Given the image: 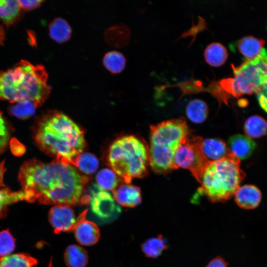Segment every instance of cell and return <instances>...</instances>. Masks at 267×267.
<instances>
[{
  "label": "cell",
  "instance_id": "6da1fadb",
  "mask_svg": "<svg viewBox=\"0 0 267 267\" xmlns=\"http://www.w3.org/2000/svg\"><path fill=\"white\" fill-rule=\"evenodd\" d=\"M19 179L28 202L78 206L89 202L85 194L88 178L70 164L54 160L46 163L32 160L21 166Z\"/></svg>",
  "mask_w": 267,
  "mask_h": 267
},
{
  "label": "cell",
  "instance_id": "7a4b0ae2",
  "mask_svg": "<svg viewBox=\"0 0 267 267\" xmlns=\"http://www.w3.org/2000/svg\"><path fill=\"white\" fill-rule=\"evenodd\" d=\"M35 139L44 152L74 166L86 144L84 131L68 116L57 111H50L40 119Z\"/></svg>",
  "mask_w": 267,
  "mask_h": 267
},
{
  "label": "cell",
  "instance_id": "3957f363",
  "mask_svg": "<svg viewBox=\"0 0 267 267\" xmlns=\"http://www.w3.org/2000/svg\"><path fill=\"white\" fill-rule=\"evenodd\" d=\"M47 77L43 66L21 60L13 68L0 72V99L12 103L28 100L40 106L50 92Z\"/></svg>",
  "mask_w": 267,
  "mask_h": 267
},
{
  "label": "cell",
  "instance_id": "277c9868",
  "mask_svg": "<svg viewBox=\"0 0 267 267\" xmlns=\"http://www.w3.org/2000/svg\"><path fill=\"white\" fill-rule=\"evenodd\" d=\"M149 165L159 174L175 170L174 157L182 140L190 134L183 117L150 126Z\"/></svg>",
  "mask_w": 267,
  "mask_h": 267
},
{
  "label": "cell",
  "instance_id": "5b68a950",
  "mask_svg": "<svg viewBox=\"0 0 267 267\" xmlns=\"http://www.w3.org/2000/svg\"><path fill=\"white\" fill-rule=\"evenodd\" d=\"M240 165V160L230 151L220 160L210 161L202 173L198 192L212 202L228 200L245 177Z\"/></svg>",
  "mask_w": 267,
  "mask_h": 267
},
{
  "label": "cell",
  "instance_id": "8992f818",
  "mask_svg": "<svg viewBox=\"0 0 267 267\" xmlns=\"http://www.w3.org/2000/svg\"><path fill=\"white\" fill-rule=\"evenodd\" d=\"M108 162L116 174L129 184L134 178L147 174L149 147L142 139L134 135L122 136L111 145Z\"/></svg>",
  "mask_w": 267,
  "mask_h": 267
},
{
  "label": "cell",
  "instance_id": "52a82bcc",
  "mask_svg": "<svg viewBox=\"0 0 267 267\" xmlns=\"http://www.w3.org/2000/svg\"><path fill=\"white\" fill-rule=\"evenodd\" d=\"M231 67L234 77L222 80V88L236 97L255 93L267 82V50L264 47L258 57Z\"/></svg>",
  "mask_w": 267,
  "mask_h": 267
},
{
  "label": "cell",
  "instance_id": "ba28073f",
  "mask_svg": "<svg viewBox=\"0 0 267 267\" xmlns=\"http://www.w3.org/2000/svg\"><path fill=\"white\" fill-rule=\"evenodd\" d=\"M203 140L200 136L189 134L182 140L174 157L175 170L179 168L189 170L199 182L210 162L202 151Z\"/></svg>",
  "mask_w": 267,
  "mask_h": 267
},
{
  "label": "cell",
  "instance_id": "9c48e42d",
  "mask_svg": "<svg viewBox=\"0 0 267 267\" xmlns=\"http://www.w3.org/2000/svg\"><path fill=\"white\" fill-rule=\"evenodd\" d=\"M49 222L54 232L73 231L78 221L71 206L54 205L49 211Z\"/></svg>",
  "mask_w": 267,
  "mask_h": 267
},
{
  "label": "cell",
  "instance_id": "30bf717a",
  "mask_svg": "<svg viewBox=\"0 0 267 267\" xmlns=\"http://www.w3.org/2000/svg\"><path fill=\"white\" fill-rule=\"evenodd\" d=\"M90 207L98 216L107 217L117 209L115 199L107 191L101 189L96 183L92 185L90 191Z\"/></svg>",
  "mask_w": 267,
  "mask_h": 267
},
{
  "label": "cell",
  "instance_id": "8fae6325",
  "mask_svg": "<svg viewBox=\"0 0 267 267\" xmlns=\"http://www.w3.org/2000/svg\"><path fill=\"white\" fill-rule=\"evenodd\" d=\"M87 210L83 212L78 217V221L73 231L77 242L83 246H92L96 244L100 237L97 225L86 220Z\"/></svg>",
  "mask_w": 267,
  "mask_h": 267
},
{
  "label": "cell",
  "instance_id": "7c38bea8",
  "mask_svg": "<svg viewBox=\"0 0 267 267\" xmlns=\"http://www.w3.org/2000/svg\"><path fill=\"white\" fill-rule=\"evenodd\" d=\"M114 199L120 205L126 207H134L141 202L140 188L136 186L126 184L113 190Z\"/></svg>",
  "mask_w": 267,
  "mask_h": 267
},
{
  "label": "cell",
  "instance_id": "4fadbf2b",
  "mask_svg": "<svg viewBox=\"0 0 267 267\" xmlns=\"http://www.w3.org/2000/svg\"><path fill=\"white\" fill-rule=\"evenodd\" d=\"M4 172V163H0V218L4 216L9 205L19 201H28L27 195L23 189L12 191L4 185L3 182Z\"/></svg>",
  "mask_w": 267,
  "mask_h": 267
},
{
  "label": "cell",
  "instance_id": "5bb4252c",
  "mask_svg": "<svg viewBox=\"0 0 267 267\" xmlns=\"http://www.w3.org/2000/svg\"><path fill=\"white\" fill-rule=\"evenodd\" d=\"M234 195L237 205L245 209L256 208L262 199L260 190L253 185H245L239 187Z\"/></svg>",
  "mask_w": 267,
  "mask_h": 267
},
{
  "label": "cell",
  "instance_id": "9a60e30c",
  "mask_svg": "<svg viewBox=\"0 0 267 267\" xmlns=\"http://www.w3.org/2000/svg\"><path fill=\"white\" fill-rule=\"evenodd\" d=\"M228 144L230 151L240 160L247 159L250 157L257 146L250 138L239 134L230 136Z\"/></svg>",
  "mask_w": 267,
  "mask_h": 267
},
{
  "label": "cell",
  "instance_id": "2e32d148",
  "mask_svg": "<svg viewBox=\"0 0 267 267\" xmlns=\"http://www.w3.org/2000/svg\"><path fill=\"white\" fill-rule=\"evenodd\" d=\"M265 41L253 36H245L237 43L238 51L246 60H252L258 57L261 53Z\"/></svg>",
  "mask_w": 267,
  "mask_h": 267
},
{
  "label": "cell",
  "instance_id": "e0dca14e",
  "mask_svg": "<svg viewBox=\"0 0 267 267\" xmlns=\"http://www.w3.org/2000/svg\"><path fill=\"white\" fill-rule=\"evenodd\" d=\"M202 148L204 155L209 161L220 160L230 151L225 143L217 138L203 139Z\"/></svg>",
  "mask_w": 267,
  "mask_h": 267
},
{
  "label": "cell",
  "instance_id": "ac0fdd59",
  "mask_svg": "<svg viewBox=\"0 0 267 267\" xmlns=\"http://www.w3.org/2000/svg\"><path fill=\"white\" fill-rule=\"evenodd\" d=\"M226 48L220 43H212L206 47L204 56L209 65L218 67L223 65L228 57Z\"/></svg>",
  "mask_w": 267,
  "mask_h": 267
},
{
  "label": "cell",
  "instance_id": "d6986e66",
  "mask_svg": "<svg viewBox=\"0 0 267 267\" xmlns=\"http://www.w3.org/2000/svg\"><path fill=\"white\" fill-rule=\"evenodd\" d=\"M19 0H0V19L7 26L14 24L21 15Z\"/></svg>",
  "mask_w": 267,
  "mask_h": 267
},
{
  "label": "cell",
  "instance_id": "ffe728a7",
  "mask_svg": "<svg viewBox=\"0 0 267 267\" xmlns=\"http://www.w3.org/2000/svg\"><path fill=\"white\" fill-rule=\"evenodd\" d=\"M64 260L67 267H85L88 262L89 256L82 247L72 244L66 248Z\"/></svg>",
  "mask_w": 267,
  "mask_h": 267
},
{
  "label": "cell",
  "instance_id": "44dd1931",
  "mask_svg": "<svg viewBox=\"0 0 267 267\" xmlns=\"http://www.w3.org/2000/svg\"><path fill=\"white\" fill-rule=\"evenodd\" d=\"M50 37L59 44L67 42L71 37L72 30L67 22L61 18L54 19L49 26Z\"/></svg>",
  "mask_w": 267,
  "mask_h": 267
},
{
  "label": "cell",
  "instance_id": "7402d4cb",
  "mask_svg": "<svg viewBox=\"0 0 267 267\" xmlns=\"http://www.w3.org/2000/svg\"><path fill=\"white\" fill-rule=\"evenodd\" d=\"M244 130L248 137L260 138L267 134V121L261 116H252L245 121Z\"/></svg>",
  "mask_w": 267,
  "mask_h": 267
},
{
  "label": "cell",
  "instance_id": "603a6c76",
  "mask_svg": "<svg viewBox=\"0 0 267 267\" xmlns=\"http://www.w3.org/2000/svg\"><path fill=\"white\" fill-rule=\"evenodd\" d=\"M36 259L27 254L19 253L0 257V267H35Z\"/></svg>",
  "mask_w": 267,
  "mask_h": 267
},
{
  "label": "cell",
  "instance_id": "cb8c5ba5",
  "mask_svg": "<svg viewBox=\"0 0 267 267\" xmlns=\"http://www.w3.org/2000/svg\"><path fill=\"white\" fill-rule=\"evenodd\" d=\"M187 117L193 122L201 123L207 118L208 107L203 100L195 99L191 100L186 108Z\"/></svg>",
  "mask_w": 267,
  "mask_h": 267
},
{
  "label": "cell",
  "instance_id": "d4e9b609",
  "mask_svg": "<svg viewBox=\"0 0 267 267\" xmlns=\"http://www.w3.org/2000/svg\"><path fill=\"white\" fill-rule=\"evenodd\" d=\"M126 62L124 55L117 51L107 52L103 59L104 66L112 74H118L122 72L125 67Z\"/></svg>",
  "mask_w": 267,
  "mask_h": 267
},
{
  "label": "cell",
  "instance_id": "484cf974",
  "mask_svg": "<svg viewBox=\"0 0 267 267\" xmlns=\"http://www.w3.org/2000/svg\"><path fill=\"white\" fill-rule=\"evenodd\" d=\"M167 243L162 235L149 238L142 246V252L149 258H156L167 248Z\"/></svg>",
  "mask_w": 267,
  "mask_h": 267
},
{
  "label": "cell",
  "instance_id": "4316f807",
  "mask_svg": "<svg viewBox=\"0 0 267 267\" xmlns=\"http://www.w3.org/2000/svg\"><path fill=\"white\" fill-rule=\"evenodd\" d=\"M96 184L102 189L114 190L119 182L116 173L112 170L105 168L99 171L96 176Z\"/></svg>",
  "mask_w": 267,
  "mask_h": 267
},
{
  "label": "cell",
  "instance_id": "83f0119b",
  "mask_svg": "<svg viewBox=\"0 0 267 267\" xmlns=\"http://www.w3.org/2000/svg\"><path fill=\"white\" fill-rule=\"evenodd\" d=\"M86 175L94 173L99 166L97 158L90 153H81L77 158L75 166Z\"/></svg>",
  "mask_w": 267,
  "mask_h": 267
},
{
  "label": "cell",
  "instance_id": "f1b7e54d",
  "mask_svg": "<svg viewBox=\"0 0 267 267\" xmlns=\"http://www.w3.org/2000/svg\"><path fill=\"white\" fill-rule=\"evenodd\" d=\"M37 107L32 101L22 100L16 102L9 109V112L16 117L25 119L34 115Z\"/></svg>",
  "mask_w": 267,
  "mask_h": 267
},
{
  "label": "cell",
  "instance_id": "f546056e",
  "mask_svg": "<svg viewBox=\"0 0 267 267\" xmlns=\"http://www.w3.org/2000/svg\"><path fill=\"white\" fill-rule=\"evenodd\" d=\"M15 247V240L7 229L0 232V257L9 255Z\"/></svg>",
  "mask_w": 267,
  "mask_h": 267
},
{
  "label": "cell",
  "instance_id": "4dcf8cb0",
  "mask_svg": "<svg viewBox=\"0 0 267 267\" xmlns=\"http://www.w3.org/2000/svg\"><path fill=\"white\" fill-rule=\"evenodd\" d=\"M9 138V132L7 124L0 111V152L7 145Z\"/></svg>",
  "mask_w": 267,
  "mask_h": 267
},
{
  "label": "cell",
  "instance_id": "1f68e13d",
  "mask_svg": "<svg viewBox=\"0 0 267 267\" xmlns=\"http://www.w3.org/2000/svg\"><path fill=\"white\" fill-rule=\"evenodd\" d=\"M261 107L267 113V82L255 92Z\"/></svg>",
  "mask_w": 267,
  "mask_h": 267
},
{
  "label": "cell",
  "instance_id": "d6a6232c",
  "mask_svg": "<svg viewBox=\"0 0 267 267\" xmlns=\"http://www.w3.org/2000/svg\"><path fill=\"white\" fill-rule=\"evenodd\" d=\"M22 9L26 10H32L38 7L43 0H19Z\"/></svg>",
  "mask_w": 267,
  "mask_h": 267
},
{
  "label": "cell",
  "instance_id": "836d02e7",
  "mask_svg": "<svg viewBox=\"0 0 267 267\" xmlns=\"http://www.w3.org/2000/svg\"><path fill=\"white\" fill-rule=\"evenodd\" d=\"M206 267H227V266L222 258L218 257L212 260Z\"/></svg>",
  "mask_w": 267,
  "mask_h": 267
},
{
  "label": "cell",
  "instance_id": "e575fe53",
  "mask_svg": "<svg viewBox=\"0 0 267 267\" xmlns=\"http://www.w3.org/2000/svg\"><path fill=\"white\" fill-rule=\"evenodd\" d=\"M4 39V32L3 28L0 25V45L3 43Z\"/></svg>",
  "mask_w": 267,
  "mask_h": 267
},
{
  "label": "cell",
  "instance_id": "d590c367",
  "mask_svg": "<svg viewBox=\"0 0 267 267\" xmlns=\"http://www.w3.org/2000/svg\"><path fill=\"white\" fill-rule=\"evenodd\" d=\"M49 267H52L51 261H50V263L49 264Z\"/></svg>",
  "mask_w": 267,
  "mask_h": 267
}]
</instances>
